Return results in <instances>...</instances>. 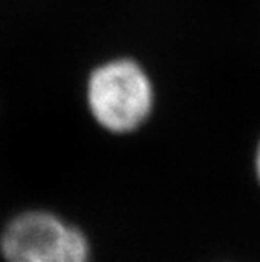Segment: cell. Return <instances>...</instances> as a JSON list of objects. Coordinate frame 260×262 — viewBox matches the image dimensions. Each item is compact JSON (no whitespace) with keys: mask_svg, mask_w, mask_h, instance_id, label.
Listing matches in <instances>:
<instances>
[{"mask_svg":"<svg viewBox=\"0 0 260 262\" xmlns=\"http://www.w3.org/2000/svg\"><path fill=\"white\" fill-rule=\"evenodd\" d=\"M88 107L98 124L113 134L134 132L149 119L154 88L132 59L108 61L93 71L86 88Z\"/></svg>","mask_w":260,"mask_h":262,"instance_id":"1","label":"cell"},{"mask_svg":"<svg viewBox=\"0 0 260 262\" xmlns=\"http://www.w3.org/2000/svg\"><path fill=\"white\" fill-rule=\"evenodd\" d=\"M4 262H93L85 232L46 210L15 215L0 233Z\"/></svg>","mask_w":260,"mask_h":262,"instance_id":"2","label":"cell"},{"mask_svg":"<svg viewBox=\"0 0 260 262\" xmlns=\"http://www.w3.org/2000/svg\"><path fill=\"white\" fill-rule=\"evenodd\" d=\"M255 171H257V178H258V181H260V142H258L257 154H255Z\"/></svg>","mask_w":260,"mask_h":262,"instance_id":"3","label":"cell"}]
</instances>
